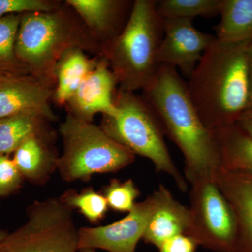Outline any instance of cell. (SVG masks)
I'll use <instances>...</instances> for the list:
<instances>
[{
  "instance_id": "cell-5",
  "label": "cell",
  "mask_w": 252,
  "mask_h": 252,
  "mask_svg": "<svg viewBox=\"0 0 252 252\" xmlns=\"http://www.w3.org/2000/svg\"><path fill=\"white\" fill-rule=\"evenodd\" d=\"M115 116H102L100 127L113 140L135 155L147 158L158 172L167 174L181 191L188 182L172 160L158 118L143 96L118 89L114 96Z\"/></svg>"
},
{
  "instance_id": "cell-25",
  "label": "cell",
  "mask_w": 252,
  "mask_h": 252,
  "mask_svg": "<svg viewBox=\"0 0 252 252\" xmlns=\"http://www.w3.org/2000/svg\"><path fill=\"white\" fill-rule=\"evenodd\" d=\"M62 1L55 0H0V18L9 15L49 12L59 9Z\"/></svg>"
},
{
  "instance_id": "cell-18",
  "label": "cell",
  "mask_w": 252,
  "mask_h": 252,
  "mask_svg": "<svg viewBox=\"0 0 252 252\" xmlns=\"http://www.w3.org/2000/svg\"><path fill=\"white\" fill-rule=\"evenodd\" d=\"M220 147V168L252 175V138L235 124L212 131Z\"/></svg>"
},
{
  "instance_id": "cell-31",
  "label": "cell",
  "mask_w": 252,
  "mask_h": 252,
  "mask_svg": "<svg viewBox=\"0 0 252 252\" xmlns=\"http://www.w3.org/2000/svg\"><path fill=\"white\" fill-rule=\"evenodd\" d=\"M79 252H96L95 250H93V249H81V250H79Z\"/></svg>"
},
{
  "instance_id": "cell-10",
  "label": "cell",
  "mask_w": 252,
  "mask_h": 252,
  "mask_svg": "<svg viewBox=\"0 0 252 252\" xmlns=\"http://www.w3.org/2000/svg\"><path fill=\"white\" fill-rule=\"evenodd\" d=\"M153 208L152 194L143 201L137 203L127 216L118 221L94 228H79V250L88 248L109 252H135Z\"/></svg>"
},
{
  "instance_id": "cell-2",
  "label": "cell",
  "mask_w": 252,
  "mask_h": 252,
  "mask_svg": "<svg viewBox=\"0 0 252 252\" xmlns=\"http://www.w3.org/2000/svg\"><path fill=\"white\" fill-rule=\"evenodd\" d=\"M251 40L215 39L187 82L190 100L211 130L233 125L248 109V48Z\"/></svg>"
},
{
  "instance_id": "cell-24",
  "label": "cell",
  "mask_w": 252,
  "mask_h": 252,
  "mask_svg": "<svg viewBox=\"0 0 252 252\" xmlns=\"http://www.w3.org/2000/svg\"><path fill=\"white\" fill-rule=\"evenodd\" d=\"M140 192L132 180L114 179L104 189L103 195L109 208L116 212H130L135 207Z\"/></svg>"
},
{
  "instance_id": "cell-8",
  "label": "cell",
  "mask_w": 252,
  "mask_h": 252,
  "mask_svg": "<svg viewBox=\"0 0 252 252\" xmlns=\"http://www.w3.org/2000/svg\"><path fill=\"white\" fill-rule=\"evenodd\" d=\"M190 186V225L186 235L212 252H236V219L215 176Z\"/></svg>"
},
{
  "instance_id": "cell-17",
  "label": "cell",
  "mask_w": 252,
  "mask_h": 252,
  "mask_svg": "<svg viewBox=\"0 0 252 252\" xmlns=\"http://www.w3.org/2000/svg\"><path fill=\"white\" fill-rule=\"evenodd\" d=\"M99 56L88 57L79 48L69 49L63 55L55 69L56 87L53 101L57 105L65 106L84 79L97 66Z\"/></svg>"
},
{
  "instance_id": "cell-16",
  "label": "cell",
  "mask_w": 252,
  "mask_h": 252,
  "mask_svg": "<svg viewBox=\"0 0 252 252\" xmlns=\"http://www.w3.org/2000/svg\"><path fill=\"white\" fill-rule=\"evenodd\" d=\"M55 134L48 127L25 140L14 152L13 161L23 178L44 185L57 170L59 156L54 141Z\"/></svg>"
},
{
  "instance_id": "cell-29",
  "label": "cell",
  "mask_w": 252,
  "mask_h": 252,
  "mask_svg": "<svg viewBox=\"0 0 252 252\" xmlns=\"http://www.w3.org/2000/svg\"><path fill=\"white\" fill-rule=\"evenodd\" d=\"M248 65L249 81H250V100H249L248 109H251L252 108V40L250 41L248 48Z\"/></svg>"
},
{
  "instance_id": "cell-20",
  "label": "cell",
  "mask_w": 252,
  "mask_h": 252,
  "mask_svg": "<svg viewBox=\"0 0 252 252\" xmlns=\"http://www.w3.org/2000/svg\"><path fill=\"white\" fill-rule=\"evenodd\" d=\"M52 121L39 112H26L0 119V155H9L32 135L49 127Z\"/></svg>"
},
{
  "instance_id": "cell-4",
  "label": "cell",
  "mask_w": 252,
  "mask_h": 252,
  "mask_svg": "<svg viewBox=\"0 0 252 252\" xmlns=\"http://www.w3.org/2000/svg\"><path fill=\"white\" fill-rule=\"evenodd\" d=\"M163 34L156 1H134L124 31L105 44L99 55L108 63L118 89L130 92L143 90L153 79L160 65L157 56Z\"/></svg>"
},
{
  "instance_id": "cell-19",
  "label": "cell",
  "mask_w": 252,
  "mask_h": 252,
  "mask_svg": "<svg viewBox=\"0 0 252 252\" xmlns=\"http://www.w3.org/2000/svg\"><path fill=\"white\" fill-rule=\"evenodd\" d=\"M217 39L238 42L252 39V0H221Z\"/></svg>"
},
{
  "instance_id": "cell-9",
  "label": "cell",
  "mask_w": 252,
  "mask_h": 252,
  "mask_svg": "<svg viewBox=\"0 0 252 252\" xmlns=\"http://www.w3.org/2000/svg\"><path fill=\"white\" fill-rule=\"evenodd\" d=\"M162 20L164 34L158 52V63L180 69L184 77L189 79L216 36L197 30L192 19Z\"/></svg>"
},
{
  "instance_id": "cell-27",
  "label": "cell",
  "mask_w": 252,
  "mask_h": 252,
  "mask_svg": "<svg viewBox=\"0 0 252 252\" xmlns=\"http://www.w3.org/2000/svg\"><path fill=\"white\" fill-rule=\"evenodd\" d=\"M198 244L188 235H176L159 247V252H196Z\"/></svg>"
},
{
  "instance_id": "cell-28",
  "label": "cell",
  "mask_w": 252,
  "mask_h": 252,
  "mask_svg": "<svg viewBox=\"0 0 252 252\" xmlns=\"http://www.w3.org/2000/svg\"><path fill=\"white\" fill-rule=\"evenodd\" d=\"M235 124L252 138V108L243 112Z\"/></svg>"
},
{
  "instance_id": "cell-6",
  "label": "cell",
  "mask_w": 252,
  "mask_h": 252,
  "mask_svg": "<svg viewBox=\"0 0 252 252\" xmlns=\"http://www.w3.org/2000/svg\"><path fill=\"white\" fill-rule=\"evenodd\" d=\"M59 132L63 152L58 159L57 170L65 182L88 180L94 174L119 171L135 161V154L93 123L67 114Z\"/></svg>"
},
{
  "instance_id": "cell-15",
  "label": "cell",
  "mask_w": 252,
  "mask_h": 252,
  "mask_svg": "<svg viewBox=\"0 0 252 252\" xmlns=\"http://www.w3.org/2000/svg\"><path fill=\"white\" fill-rule=\"evenodd\" d=\"M215 180L236 219V252H252V174L220 168L215 175Z\"/></svg>"
},
{
  "instance_id": "cell-3",
  "label": "cell",
  "mask_w": 252,
  "mask_h": 252,
  "mask_svg": "<svg viewBox=\"0 0 252 252\" xmlns=\"http://www.w3.org/2000/svg\"><path fill=\"white\" fill-rule=\"evenodd\" d=\"M99 56L102 48L81 18L65 2L49 12L22 14L16 42L18 60L33 76L56 87L55 69L69 49Z\"/></svg>"
},
{
  "instance_id": "cell-21",
  "label": "cell",
  "mask_w": 252,
  "mask_h": 252,
  "mask_svg": "<svg viewBox=\"0 0 252 252\" xmlns=\"http://www.w3.org/2000/svg\"><path fill=\"white\" fill-rule=\"evenodd\" d=\"M221 0H161L156 1V9L161 18L212 17L219 14Z\"/></svg>"
},
{
  "instance_id": "cell-12",
  "label": "cell",
  "mask_w": 252,
  "mask_h": 252,
  "mask_svg": "<svg viewBox=\"0 0 252 252\" xmlns=\"http://www.w3.org/2000/svg\"><path fill=\"white\" fill-rule=\"evenodd\" d=\"M55 89L32 74L0 77V119L26 112H39L56 120L51 107Z\"/></svg>"
},
{
  "instance_id": "cell-26",
  "label": "cell",
  "mask_w": 252,
  "mask_h": 252,
  "mask_svg": "<svg viewBox=\"0 0 252 252\" xmlns=\"http://www.w3.org/2000/svg\"><path fill=\"white\" fill-rule=\"evenodd\" d=\"M23 175L9 156L0 155V197L14 193L21 187Z\"/></svg>"
},
{
  "instance_id": "cell-7",
  "label": "cell",
  "mask_w": 252,
  "mask_h": 252,
  "mask_svg": "<svg viewBox=\"0 0 252 252\" xmlns=\"http://www.w3.org/2000/svg\"><path fill=\"white\" fill-rule=\"evenodd\" d=\"M73 210L60 197L28 206V220L0 241V252H77L79 229Z\"/></svg>"
},
{
  "instance_id": "cell-1",
  "label": "cell",
  "mask_w": 252,
  "mask_h": 252,
  "mask_svg": "<svg viewBox=\"0 0 252 252\" xmlns=\"http://www.w3.org/2000/svg\"><path fill=\"white\" fill-rule=\"evenodd\" d=\"M142 93L158 118L164 134L182 152L187 182L191 185L215 177L220 168L216 137L202 122L189 97L187 82L177 69L160 64Z\"/></svg>"
},
{
  "instance_id": "cell-30",
  "label": "cell",
  "mask_w": 252,
  "mask_h": 252,
  "mask_svg": "<svg viewBox=\"0 0 252 252\" xmlns=\"http://www.w3.org/2000/svg\"><path fill=\"white\" fill-rule=\"evenodd\" d=\"M8 233H6L4 230L0 229V241L2 240L3 238H5L6 235H7Z\"/></svg>"
},
{
  "instance_id": "cell-11",
  "label": "cell",
  "mask_w": 252,
  "mask_h": 252,
  "mask_svg": "<svg viewBox=\"0 0 252 252\" xmlns=\"http://www.w3.org/2000/svg\"><path fill=\"white\" fill-rule=\"evenodd\" d=\"M99 56L97 66L88 74L64 106L67 114L91 123L96 114L112 117L118 112L114 102L117 80L107 61Z\"/></svg>"
},
{
  "instance_id": "cell-23",
  "label": "cell",
  "mask_w": 252,
  "mask_h": 252,
  "mask_svg": "<svg viewBox=\"0 0 252 252\" xmlns=\"http://www.w3.org/2000/svg\"><path fill=\"white\" fill-rule=\"evenodd\" d=\"M21 16L14 14L0 18V67H19L31 74L16 54V38Z\"/></svg>"
},
{
  "instance_id": "cell-14",
  "label": "cell",
  "mask_w": 252,
  "mask_h": 252,
  "mask_svg": "<svg viewBox=\"0 0 252 252\" xmlns=\"http://www.w3.org/2000/svg\"><path fill=\"white\" fill-rule=\"evenodd\" d=\"M152 196L153 211L142 239L158 248L176 235L187 234L190 225V211L163 185H159Z\"/></svg>"
},
{
  "instance_id": "cell-22",
  "label": "cell",
  "mask_w": 252,
  "mask_h": 252,
  "mask_svg": "<svg viewBox=\"0 0 252 252\" xmlns=\"http://www.w3.org/2000/svg\"><path fill=\"white\" fill-rule=\"evenodd\" d=\"M60 198L72 210H77L91 223H97L108 211V204L103 194L92 188L83 189L81 192L69 190Z\"/></svg>"
},
{
  "instance_id": "cell-13",
  "label": "cell",
  "mask_w": 252,
  "mask_h": 252,
  "mask_svg": "<svg viewBox=\"0 0 252 252\" xmlns=\"http://www.w3.org/2000/svg\"><path fill=\"white\" fill-rule=\"evenodd\" d=\"M64 2L75 11L102 49L124 31L134 4V1L127 0H66Z\"/></svg>"
}]
</instances>
